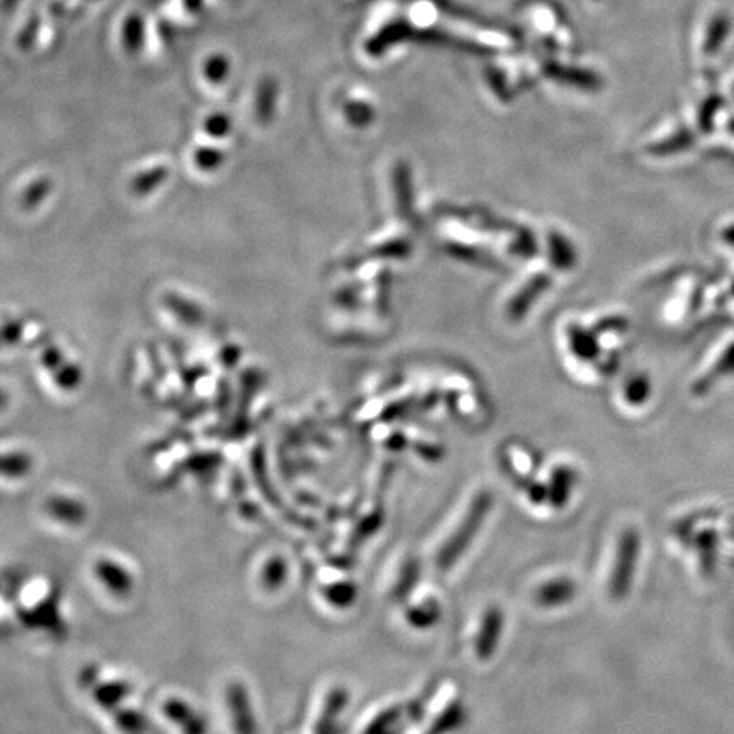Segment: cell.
<instances>
[{
	"instance_id": "cell-1",
	"label": "cell",
	"mask_w": 734,
	"mask_h": 734,
	"mask_svg": "<svg viewBox=\"0 0 734 734\" xmlns=\"http://www.w3.org/2000/svg\"><path fill=\"white\" fill-rule=\"evenodd\" d=\"M486 509V502H481L476 505L475 509L471 510V514L468 515V519L464 522V527H459V532L456 536L452 537L451 544H447V548L441 553V565L451 566L456 559H458L459 553L464 551V548L468 546L469 539L473 537L476 529L480 526L481 519H483V512Z\"/></svg>"
},
{
	"instance_id": "cell-2",
	"label": "cell",
	"mask_w": 734,
	"mask_h": 734,
	"mask_svg": "<svg viewBox=\"0 0 734 734\" xmlns=\"http://www.w3.org/2000/svg\"><path fill=\"white\" fill-rule=\"evenodd\" d=\"M96 575L99 582L108 588L109 592L116 593V595H126L133 588L130 573L111 559H104L97 563Z\"/></svg>"
},
{
	"instance_id": "cell-3",
	"label": "cell",
	"mask_w": 734,
	"mask_h": 734,
	"mask_svg": "<svg viewBox=\"0 0 734 734\" xmlns=\"http://www.w3.org/2000/svg\"><path fill=\"white\" fill-rule=\"evenodd\" d=\"M634 554H636V539L631 534V536L624 537L621 553H619L616 580H614V587L617 588V593L624 592V588L629 583V578L633 575Z\"/></svg>"
},
{
	"instance_id": "cell-4",
	"label": "cell",
	"mask_w": 734,
	"mask_h": 734,
	"mask_svg": "<svg viewBox=\"0 0 734 734\" xmlns=\"http://www.w3.org/2000/svg\"><path fill=\"white\" fill-rule=\"evenodd\" d=\"M48 512L67 524H79L80 520L84 519V512L79 503L67 498H53L48 503Z\"/></svg>"
},
{
	"instance_id": "cell-5",
	"label": "cell",
	"mask_w": 734,
	"mask_h": 734,
	"mask_svg": "<svg viewBox=\"0 0 734 734\" xmlns=\"http://www.w3.org/2000/svg\"><path fill=\"white\" fill-rule=\"evenodd\" d=\"M729 26L731 24H729V19L726 16H718L712 21L711 29H709V34H707L706 50L714 53V51L719 50L723 46L724 40H726V36L729 33Z\"/></svg>"
},
{
	"instance_id": "cell-6",
	"label": "cell",
	"mask_w": 734,
	"mask_h": 734,
	"mask_svg": "<svg viewBox=\"0 0 734 734\" xmlns=\"http://www.w3.org/2000/svg\"><path fill=\"white\" fill-rule=\"evenodd\" d=\"M556 595L566 599L570 595V585L568 583H551V587L543 588V592L539 593V599L544 604H559Z\"/></svg>"
},
{
	"instance_id": "cell-7",
	"label": "cell",
	"mask_w": 734,
	"mask_h": 734,
	"mask_svg": "<svg viewBox=\"0 0 734 734\" xmlns=\"http://www.w3.org/2000/svg\"><path fill=\"white\" fill-rule=\"evenodd\" d=\"M485 633H483V648L481 650H488V644H490V648H492L493 643H495V638H497L498 633V626H500V621H498V614H492V616H488V619H486L485 624Z\"/></svg>"
}]
</instances>
